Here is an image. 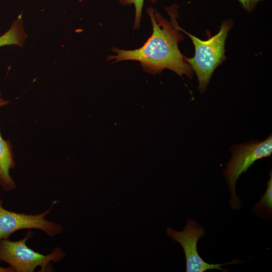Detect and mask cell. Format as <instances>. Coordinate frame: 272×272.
Listing matches in <instances>:
<instances>
[{
  "label": "cell",
  "mask_w": 272,
  "mask_h": 272,
  "mask_svg": "<svg viewBox=\"0 0 272 272\" xmlns=\"http://www.w3.org/2000/svg\"><path fill=\"white\" fill-rule=\"evenodd\" d=\"M178 6L176 4L166 8L171 21L163 17L153 7L147 9L153 28L151 36L140 48L134 50L112 49L115 55L107 57L113 62L123 60L139 61L143 69L155 74L164 69L172 70L180 76L185 75L191 78L192 69L185 60L180 51L178 43L183 39L179 32L177 22Z\"/></svg>",
  "instance_id": "cell-1"
},
{
  "label": "cell",
  "mask_w": 272,
  "mask_h": 272,
  "mask_svg": "<svg viewBox=\"0 0 272 272\" xmlns=\"http://www.w3.org/2000/svg\"><path fill=\"white\" fill-rule=\"evenodd\" d=\"M232 26L231 21H224L219 32L206 40H200L178 26L179 31L190 37L194 46V56L192 58L184 56V59L195 73L201 93L205 91L216 68L226 59L225 40Z\"/></svg>",
  "instance_id": "cell-2"
},
{
  "label": "cell",
  "mask_w": 272,
  "mask_h": 272,
  "mask_svg": "<svg viewBox=\"0 0 272 272\" xmlns=\"http://www.w3.org/2000/svg\"><path fill=\"white\" fill-rule=\"evenodd\" d=\"M32 236L33 232L29 231L20 240L1 239L0 261L8 263L14 272H33L38 266L41 268L40 271H53L51 262L61 261L65 256V253L58 247H56L47 255L34 251L26 244Z\"/></svg>",
  "instance_id": "cell-3"
},
{
  "label": "cell",
  "mask_w": 272,
  "mask_h": 272,
  "mask_svg": "<svg viewBox=\"0 0 272 272\" xmlns=\"http://www.w3.org/2000/svg\"><path fill=\"white\" fill-rule=\"evenodd\" d=\"M232 156L224 174L231 192L230 203L233 209H238L241 202L236 195L235 185L240 175L247 171L256 160L269 157L272 153V137L260 142L240 144L233 149Z\"/></svg>",
  "instance_id": "cell-4"
},
{
  "label": "cell",
  "mask_w": 272,
  "mask_h": 272,
  "mask_svg": "<svg viewBox=\"0 0 272 272\" xmlns=\"http://www.w3.org/2000/svg\"><path fill=\"white\" fill-rule=\"evenodd\" d=\"M57 201H54L48 209L37 214H26L8 211L0 201V240L9 238L14 232L23 229H37L47 235L54 237L62 233L63 226L45 217L50 213Z\"/></svg>",
  "instance_id": "cell-5"
},
{
  "label": "cell",
  "mask_w": 272,
  "mask_h": 272,
  "mask_svg": "<svg viewBox=\"0 0 272 272\" xmlns=\"http://www.w3.org/2000/svg\"><path fill=\"white\" fill-rule=\"evenodd\" d=\"M166 234L178 242L183 248L187 272H203L213 269L228 271L221 266L241 262L238 259L223 264H210L205 261L198 253L197 243L199 239L205 235V231L195 221L189 220L181 231H175L169 227L167 228Z\"/></svg>",
  "instance_id": "cell-6"
},
{
  "label": "cell",
  "mask_w": 272,
  "mask_h": 272,
  "mask_svg": "<svg viewBox=\"0 0 272 272\" xmlns=\"http://www.w3.org/2000/svg\"><path fill=\"white\" fill-rule=\"evenodd\" d=\"M15 167L11 142L5 140L0 132V186L6 191L15 190L16 183L10 175V170Z\"/></svg>",
  "instance_id": "cell-7"
},
{
  "label": "cell",
  "mask_w": 272,
  "mask_h": 272,
  "mask_svg": "<svg viewBox=\"0 0 272 272\" xmlns=\"http://www.w3.org/2000/svg\"><path fill=\"white\" fill-rule=\"evenodd\" d=\"M27 37L25 32L21 17L16 19L10 28L5 34L0 36V47L5 45H16L20 47Z\"/></svg>",
  "instance_id": "cell-8"
},
{
  "label": "cell",
  "mask_w": 272,
  "mask_h": 272,
  "mask_svg": "<svg viewBox=\"0 0 272 272\" xmlns=\"http://www.w3.org/2000/svg\"><path fill=\"white\" fill-rule=\"evenodd\" d=\"M267 182V187L260 201L253 207L252 212L255 214L262 215L270 217L272 211V173Z\"/></svg>",
  "instance_id": "cell-9"
},
{
  "label": "cell",
  "mask_w": 272,
  "mask_h": 272,
  "mask_svg": "<svg viewBox=\"0 0 272 272\" xmlns=\"http://www.w3.org/2000/svg\"><path fill=\"white\" fill-rule=\"evenodd\" d=\"M157 0H150L153 4H155ZM119 3L124 6L133 5L135 9V19L134 29L140 28L142 18V9L144 0H119Z\"/></svg>",
  "instance_id": "cell-10"
},
{
  "label": "cell",
  "mask_w": 272,
  "mask_h": 272,
  "mask_svg": "<svg viewBox=\"0 0 272 272\" xmlns=\"http://www.w3.org/2000/svg\"><path fill=\"white\" fill-rule=\"evenodd\" d=\"M242 7L249 13H251L259 2L264 0H238Z\"/></svg>",
  "instance_id": "cell-11"
},
{
  "label": "cell",
  "mask_w": 272,
  "mask_h": 272,
  "mask_svg": "<svg viewBox=\"0 0 272 272\" xmlns=\"http://www.w3.org/2000/svg\"><path fill=\"white\" fill-rule=\"evenodd\" d=\"M0 272H14V270L11 266L7 267L0 266Z\"/></svg>",
  "instance_id": "cell-12"
},
{
  "label": "cell",
  "mask_w": 272,
  "mask_h": 272,
  "mask_svg": "<svg viewBox=\"0 0 272 272\" xmlns=\"http://www.w3.org/2000/svg\"><path fill=\"white\" fill-rule=\"evenodd\" d=\"M9 103V101L4 100L2 98L1 94H0V108L8 104Z\"/></svg>",
  "instance_id": "cell-13"
}]
</instances>
